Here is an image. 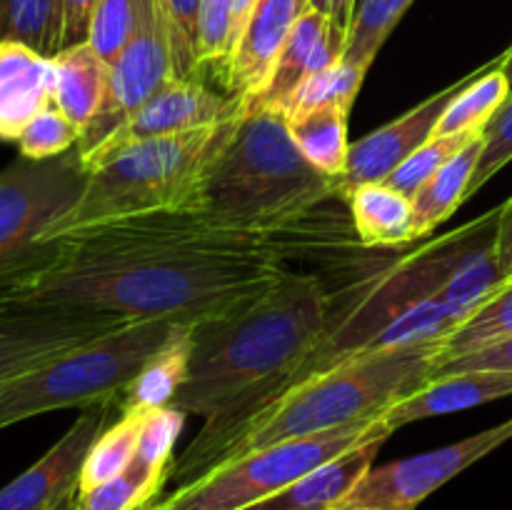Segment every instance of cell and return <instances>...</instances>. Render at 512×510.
Masks as SVG:
<instances>
[{
	"instance_id": "cell-1",
	"label": "cell",
	"mask_w": 512,
	"mask_h": 510,
	"mask_svg": "<svg viewBox=\"0 0 512 510\" xmlns=\"http://www.w3.org/2000/svg\"><path fill=\"white\" fill-rule=\"evenodd\" d=\"M285 258L275 235L220 228L193 210L135 215L58 238L50 265L0 303L198 325L280 283Z\"/></svg>"
},
{
	"instance_id": "cell-2",
	"label": "cell",
	"mask_w": 512,
	"mask_h": 510,
	"mask_svg": "<svg viewBox=\"0 0 512 510\" xmlns=\"http://www.w3.org/2000/svg\"><path fill=\"white\" fill-rule=\"evenodd\" d=\"M335 318V298L313 273H288L260 298L193 325L188 380L173 405L205 420L198 438L175 458L170 480L195 483L220 445L273 403L318 350Z\"/></svg>"
},
{
	"instance_id": "cell-3",
	"label": "cell",
	"mask_w": 512,
	"mask_h": 510,
	"mask_svg": "<svg viewBox=\"0 0 512 510\" xmlns=\"http://www.w3.org/2000/svg\"><path fill=\"white\" fill-rule=\"evenodd\" d=\"M330 198H340L338 178L305 160L290 138L288 118L243 108L205 170L193 213L220 228L278 235Z\"/></svg>"
},
{
	"instance_id": "cell-4",
	"label": "cell",
	"mask_w": 512,
	"mask_h": 510,
	"mask_svg": "<svg viewBox=\"0 0 512 510\" xmlns=\"http://www.w3.org/2000/svg\"><path fill=\"white\" fill-rule=\"evenodd\" d=\"M440 343L365 350L310 375L245 420L215 453L210 470L260 448L383 418L390 405L430 380Z\"/></svg>"
},
{
	"instance_id": "cell-5",
	"label": "cell",
	"mask_w": 512,
	"mask_h": 510,
	"mask_svg": "<svg viewBox=\"0 0 512 510\" xmlns=\"http://www.w3.org/2000/svg\"><path fill=\"white\" fill-rule=\"evenodd\" d=\"M240 113L188 133L140 140L93 165L83 195L50 225L45 243L135 215L193 210L205 170L228 140Z\"/></svg>"
},
{
	"instance_id": "cell-6",
	"label": "cell",
	"mask_w": 512,
	"mask_h": 510,
	"mask_svg": "<svg viewBox=\"0 0 512 510\" xmlns=\"http://www.w3.org/2000/svg\"><path fill=\"white\" fill-rule=\"evenodd\" d=\"M173 320H133L108 335L70 350L55 363L0 390V428L60 408H88L120 400L125 385L168 338Z\"/></svg>"
},
{
	"instance_id": "cell-7",
	"label": "cell",
	"mask_w": 512,
	"mask_h": 510,
	"mask_svg": "<svg viewBox=\"0 0 512 510\" xmlns=\"http://www.w3.org/2000/svg\"><path fill=\"white\" fill-rule=\"evenodd\" d=\"M88 183L78 150L50 160L15 158L0 170V293L18 288L50 265L58 240L45 233L63 218Z\"/></svg>"
},
{
	"instance_id": "cell-8",
	"label": "cell",
	"mask_w": 512,
	"mask_h": 510,
	"mask_svg": "<svg viewBox=\"0 0 512 510\" xmlns=\"http://www.w3.org/2000/svg\"><path fill=\"white\" fill-rule=\"evenodd\" d=\"M378 435H393L383 418L260 448L218 465L195 483L175 488L148 510H243Z\"/></svg>"
},
{
	"instance_id": "cell-9",
	"label": "cell",
	"mask_w": 512,
	"mask_h": 510,
	"mask_svg": "<svg viewBox=\"0 0 512 510\" xmlns=\"http://www.w3.org/2000/svg\"><path fill=\"white\" fill-rule=\"evenodd\" d=\"M173 75L168 30L160 0H143L138 28L113 65L105 98L95 118L80 130L75 150L88 163Z\"/></svg>"
},
{
	"instance_id": "cell-10",
	"label": "cell",
	"mask_w": 512,
	"mask_h": 510,
	"mask_svg": "<svg viewBox=\"0 0 512 510\" xmlns=\"http://www.w3.org/2000/svg\"><path fill=\"white\" fill-rule=\"evenodd\" d=\"M128 323L100 310L0 303V390Z\"/></svg>"
},
{
	"instance_id": "cell-11",
	"label": "cell",
	"mask_w": 512,
	"mask_h": 510,
	"mask_svg": "<svg viewBox=\"0 0 512 510\" xmlns=\"http://www.w3.org/2000/svg\"><path fill=\"white\" fill-rule=\"evenodd\" d=\"M508 440H512V418L445 448L393 460L378 468L373 465L368 475L350 490L343 505L373 510H415L428 495Z\"/></svg>"
},
{
	"instance_id": "cell-12",
	"label": "cell",
	"mask_w": 512,
	"mask_h": 510,
	"mask_svg": "<svg viewBox=\"0 0 512 510\" xmlns=\"http://www.w3.org/2000/svg\"><path fill=\"white\" fill-rule=\"evenodd\" d=\"M118 398L83 408L68 433L25 473L0 488V510H73L80 493V475L95 438L115 423Z\"/></svg>"
},
{
	"instance_id": "cell-13",
	"label": "cell",
	"mask_w": 512,
	"mask_h": 510,
	"mask_svg": "<svg viewBox=\"0 0 512 510\" xmlns=\"http://www.w3.org/2000/svg\"><path fill=\"white\" fill-rule=\"evenodd\" d=\"M243 110V103L230 95L215 93L205 85L203 78H170L93 158L88 160L85 170L103 163L118 150L140 140L163 138V135L188 133V130L205 128V125L223 123Z\"/></svg>"
},
{
	"instance_id": "cell-14",
	"label": "cell",
	"mask_w": 512,
	"mask_h": 510,
	"mask_svg": "<svg viewBox=\"0 0 512 510\" xmlns=\"http://www.w3.org/2000/svg\"><path fill=\"white\" fill-rule=\"evenodd\" d=\"M473 78L475 73L465 75L463 80L438 90V93L430 95L428 100L418 103L393 123L373 130L370 135L360 138L358 143H350L348 165H345V173L338 178L340 198L348 200L350 193L358 190L360 185L385 183L420 145L433 138L450 100Z\"/></svg>"
},
{
	"instance_id": "cell-15",
	"label": "cell",
	"mask_w": 512,
	"mask_h": 510,
	"mask_svg": "<svg viewBox=\"0 0 512 510\" xmlns=\"http://www.w3.org/2000/svg\"><path fill=\"white\" fill-rule=\"evenodd\" d=\"M308 10V0H258L230 58L225 95L245 108L263 93L290 33Z\"/></svg>"
},
{
	"instance_id": "cell-16",
	"label": "cell",
	"mask_w": 512,
	"mask_h": 510,
	"mask_svg": "<svg viewBox=\"0 0 512 510\" xmlns=\"http://www.w3.org/2000/svg\"><path fill=\"white\" fill-rule=\"evenodd\" d=\"M343 53L345 40L330 30L328 15L308 10L290 33L263 93L245 108H268L285 115L290 100L303 88L305 80L338 63Z\"/></svg>"
},
{
	"instance_id": "cell-17",
	"label": "cell",
	"mask_w": 512,
	"mask_h": 510,
	"mask_svg": "<svg viewBox=\"0 0 512 510\" xmlns=\"http://www.w3.org/2000/svg\"><path fill=\"white\" fill-rule=\"evenodd\" d=\"M512 395V373H493V370H470V373L440 375L428 380L423 388L405 395L385 410L383 420L388 428L398 430L415 420L435 418V415L460 413L478 408L493 400Z\"/></svg>"
},
{
	"instance_id": "cell-18",
	"label": "cell",
	"mask_w": 512,
	"mask_h": 510,
	"mask_svg": "<svg viewBox=\"0 0 512 510\" xmlns=\"http://www.w3.org/2000/svg\"><path fill=\"white\" fill-rule=\"evenodd\" d=\"M390 435H378L365 443L355 445L348 453L338 455L330 463L320 465L313 473L303 475L290 483L288 488L278 490L260 503L248 505L243 510H335L343 505L350 490L368 475L375 465L380 448Z\"/></svg>"
},
{
	"instance_id": "cell-19",
	"label": "cell",
	"mask_w": 512,
	"mask_h": 510,
	"mask_svg": "<svg viewBox=\"0 0 512 510\" xmlns=\"http://www.w3.org/2000/svg\"><path fill=\"white\" fill-rule=\"evenodd\" d=\"M193 358V323H175L133 380L120 393V413H150L173 405L188 380Z\"/></svg>"
},
{
	"instance_id": "cell-20",
	"label": "cell",
	"mask_w": 512,
	"mask_h": 510,
	"mask_svg": "<svg viewBox=\"0 0 512 510\" xmlns=\"http://www.w3.org/2000/svg\"><path fill=\"white\" fill-rule=\"evenodd\" d=\"M50 60H53V103L65 118L83 130L103 103L110 65L95 53L90 43L63 48Z\"/></svg>"
},
{
	"instance_id": "cell-21",
	"label": "cell",
	"mask_w": 512,
	"mask_h": 510,
	"mask_svg": "<svg viewBox=\"0 0 512 510\" xmlns=\"http://www.w3.org/2000/svg\"><path fill=\"white\" fill-rule=\"evenodd\" d=\"M348 205L365 248H395L418 240L413 200L388 183L360 185L350 193Z\"/></svg>"
},
{
	"instance_id": "cell-22",
	"label": "cell",
	"mask_w": 512,
	"mask_h": 510,
	"mask_svg": "<svg viewBox=\"0 0 512 510\" xmlns=\"http://www.w3.org/2000/svg\"><path fill=\"white\" fill-rule=\"evenodd\" d=\"M480 150H483V133L475 135L448 165L438 170L418 193L413 195L415 210V228H418V240L433 233L440 223L450 218L455 210L468 200L470 180H473L475 168H478Z\"/></svg>"
},
{
	"instance_id": "cell-23",
	"label": "cell",
	"mask_w": 512,
	"mask_h": 510,
	"mask_svg": "<svg viewBox=\"0 0 512 510\" xmlns=\"http://www.w3.org/2000/svg\"><path fill=\"white\" fill-rule=\"evenodd\" d=\"M348 118L350 110L343 105H323L310 113L288 118L293 143L308 163L330 178H340L348 165Z\"/></svg>"
},
{
	"instance_id": "cell-24",
	"label": "cell",
	"mask_w": 512,
	"mask_h": 510,
	"mask_svg": "<svg viewBox=\"0 0 512 510\" xmlns=\"http://www.w3.org/2000/svg\"><path fill=\"white\" fill-rule=\"evenodd\" d=\"M510 83L503 73V55L475 70V78L450 100L435 135H463L485 130L500 105L510 98Z\"/></svg>"
},
{
	"instance_id": "cell-25",
	"label": "cell",
	"mask_w": 512,
	"mask_h": 510,
	"mask_svg": "<svg viewBox=\"0 0 512 510\" xmlns=\"http://www.w3.org/2000/svg\"><path fill=\"white\" fill-rule=\"evenodd\" d=\"M13 40L53 58L63 50V0H0V43Z\"/></svg>"
},
{
	"instance_id": "cell-26",
	"label": "cell",
	"mask_w": 512,
	"mask_h": 510,
	"mask_svg": "<svg viewBox=\"0 0 512 510\" xmlns=\"http://www.w3.org/2000/svg\"><path fill=\"white\" fill-rule=\"evenodd\" d=\"M505 283L503 268H500L498 260V238L490 245H485L483 250L473 255V258L465 260L438 290H435V298L445 305V308L453 313V318L458 320V325L463 320H468L480 305L488 298H493L500 290V285Z\"/></svg>"
},
{
	"instance_id": "cell-27",
	"label": "cell",
	"mask_w": 512,
	"mask_h": 510,
	"mask_svg": "<svg viewBox=\"0 0 512 510\" xmlns=\"http://www.w3.org/2000/svg\"><path fill=\"white\" fill-rule=\"evenodd\" d=\"M505 338H512V280L500 285L493 298L485 300L468 320H463L453 333L445 335L433 368L460 358V355L488 348Z\"/></svg>"
},
{
	"instance_id": "cell-28",
	"label": "cell",
	"mask_w": 512,
	"mask_h": 510,
	"mask_svg": "<svg viewBox=\"0 0 512 510\" xmlns=\"http://www.w3.org/2000/svg\"><path fill=\"white\" fill-rule=\"evenodd\" d=\"M53 105V60L43 58L18 78L0 85V140L15 143L25 125Z\"/></svg>"
},
{
	"instance_id": "cell-29",
	"label": "cell",
	"mask_w": 512,
	"mask_h": 510,
	"mask_svg": "<svg viewBox=\"0 0 512 510\" xmlns=\"http://www.w3.org/2000/svg\"><path fill=\"white\" fill-rule=\"evenodd\" d=\"M455 328H458V320L453 318V313L435 295H428V298L415 300L408 308L400 310L375 335L368 350H393L410 348V345L443 343L445 335L453 333Z\"/></svg>"
},
{
	"instance_id": "cell-30",
	"label": "cell",
	"mask_w": 512,
	"mask_h": 510,
	"mask_svg": "<svg viewBox=\"0 0 512 510\" xmlns=\"http://www.w3.org/2000/svg\"><path fill=\"white\" fill-rule=\"evenodd\" d=\"M145 413H120L115 423H110L103 433L95 438L88 458H85L83 475H80V493L108 480L118 478L128 465L133 463L135 448H138L140 425Z\"/></svg>"
},
{
	"instance_id": "cell-31",
	"label": "cell",
	"mask_w": 512,
	"mask_h": 510,
	"mask_svg": "<svg viewBox=\"0 0 512 510\" xmlns=\"http://www.w3.org/2000/svg\"><path fill=\"white\" fill-rule=\"evenodd\" d=\"M413 0H358L343 60L370 68Z\"/></svg>"
},
{
	"instance_id": "cell-32",
	"label": "cell",
	"mask_w": 512,
	"mask_h": 510,
	"mask_svg": "<svg viewBox=\"0 0 512 510\" xmlns=\"http://www.w3.org/2000/svg\"><path fill=\"white\" fill-rule=\"evenodd\" d=\"M368 70L370 68L348 63V60L340 58L338 63H333L330 68L320 70L313 78L305 80L303 88L290 100L288 110H285V118L310 113V110L323 108V105H343V108L353 110L355 98H358L360 88H363V80L368 75Z\"/></svg>"
},
{
	"instance_id": "cell-33",
	"label": "cell",
	"mask_w": 512,
	"mask_h": 510,
	"mask_svg": "<svg viewBox=\"0 0 512 510\" xmlns=\"http://www.w3.org/2000/svg\"><path fill=\"white\" fill-rule=\"evenodd\" d=\"M185 415L175 405L168 408L150 410L143 415V425H140L138 448H135V463L153 478L163 480L165 485L170 483V473H173L175 463V443L183 430Z\"/></svg>"
},
{
	"instance_id": "cell-34",
	"label": "cell",
	"mask_w": 512,
	"mask_h": 510,
	"mask_svg": "<svg viewBox=\"0 0 512 510\" xmlns=\"http://www.w3.org/2000/svg\"><path fill=\"white\" fill-rule=\"evenodd\" d=\"M165 483L145 473L138 463L108 483L78 493L73 510H148L160 500Z\"/></svg>"
},
{
	"instance_id": "cell-35",
	"label": "cell",
	"mask_w": 512,
	"mask_h": 510,
	"mask_svg": "<svg viewBox=\"0 0 512 510\" xmlns=\"http://www.w3.org/2000/svg\"><path fill=\"white\" fill-rule=\"evenodd\" d=\"M483 130H475V133H463V135H433L425 145H420L393 175H390L385 183L390 188L400 190L403 195L413 198L435 173H438L443 165H448L475 135H480Z\"/></svg>"
},
{
	"instance_id": "cell-36",
	"label": "cell",
	"mask_w": 512,
	"mask_h": 510,
	"mask_svg": "<svg viewBox=\"0 0 512 510\" xmlns=\"http://www.w3.org/2000/svg\"><path fill=\"white\" fill-rule=\"evenodd\" d=\"M230 8L233 0H200L198 18V60L200 78L205 70L225 83L230 58H233V38H230Z\"/></svg>"
},
{
	"instance_id": "cell-37",
	"label": "cell",
	"mask_w": 512,
	"mask_h": 510,
	"mask_svg": "<svg viewBox=\"0 0 512 510\" xmlns=\"http://www.w3.org/2000/svg\"><path fill=\"white\" fill-rule=\"evenodd\" d=\"M175 78H200L198 18L200 0H160Z\"/></svg>"
},
{
	"instance_id": "cell-38",
	"label": "cell",
	"mask_w": 512,
	"mask_h": 510,
	"mask_svg": "<svg viewBox=\"0 0 512 510\" xmlns=\"http://www.w3.org/2000/svg\"><path fill=\"white\" fill-rule=\"evenodd\" d=\"M143 0H100L90 25L88 43L95 53L113 65L138 28Z\"/></svg>"
},
{
	"instance_id": "cell-39",
	"label": "cell",
	"mask_w": 512,
	"mask_h": 510,
	"mask_svg": "<svg viewBox=\"0 0 512 510\" xmlns=\"http://www.w3.org/2000/svg\"><path fill=\"white\" fill-rule=\"evenodd\" d=\"M80 128L70 118H65L60 113L58 105H48L45 110H40L25 130L20 133L18 150L23 158L30 160H50L58 158V155L68 153L78 145Z\"/></svg>"
},
{
	"instance_id": "cell-40",
	"label": "cell",
	"mask_w": 512,
	"mask_h": 510,
	"mask_svg": "<svg viewBox=\"0 0 512 510\" xmlns=\"http://www.w3.org/2000/svg\"><path fill=\"white\" fill-rule=\"evenodd\" d=\"M512 160V93L490 118L483 130V150H480L478 168L470 180L468 198H473L493 175H498Z\"/></svg>"
},
{
	"instance_id": "cell-41",
	"label": "cell",
	"mask_w": 512,
	"mask_h": 510,
	"mask_svg": "<svg viewBox=\"0 0 512 510\" xmlns=\"http://www.w3.org/2000/svg\"><path fill=\"white\" fill-rule=\"evenodd\" d=\"M470 370H493V373H512V338L500 340V343L488 345L475 353L460 355V358L440 363L430 370V380L440 375L453 373H470Z\"/></svg>"
},
{
	"instance_id": "cell-42",
	"label": "cell",
	"mask_w": 512,
	"mask_h": 510,
	"mask_svg": "<svg viewBox=\"0 0 512 510\" xmlns=\"http://www.w3.org/2000/svg\"><path fill=\"white\" fill-rule=\"evenodd\" d=\"M98 3L100 0H63V48L88 43Z\"/></svg>"
},
{
	"instance_id": "cell-43",
	"label": "cell",
	"mask_w": 512,
	"mask_h": 510,
	"mask_svg": "<svg viewBox=\"0 0 512 510\" xmlns=\"http://www.w3.org/2000/svg\"><path fill=\"white\" fill-rule=\"evenodd\" d=\"M40 60H43V55L35 53L33 48H28V45L13 43V40L0 43V85L18 78V75H23L25 70L38 65Z\"/></svg>"
},
{
	"instance_id": "cell-44",
	"label": "cell",
	"mask_w": 512,
	"mask_h": 510,
	"mask_svg": "<svg viewBox=\"0 0 512 510\" xmlns=\"http://www.w3.org/2000/svg\"><path fill=\"white\" fill-rule=\"evenodd\" d=\"M498 260L503 268L505 283L512 280V200L500 205V225H498Z\"/></svg>"
},
{
	"instance_id": "cell-45",
	"label": "cell",
	"mask_w": 512,
	"mask_h": 510,
	"mask_svg": "<svg viewBox=\"0 0 512 510\" xmlns=\"http://www.w3.org/2000/svg\"><path fill=\"white\" fill-rule=\"evenodd\" d=\"M310 10H318V13L330 15V8H333V0H308Z\"/></svg>"
},
{
	"instance_id": "cell-46",
	"label": "cell",
	"mask_w": 512,
	"mask_h": 510,
	"mask_svg": "<svg viewBox=\"0 0 512 510\" xmlns=\"http://www.w3.org/2000/svg\"><path fill=\"white\" fill-rule=\"evenodd\" d=\"M503 73H505V78H508L510 90H512V45L503 53Z\"/></svg>"
},
{
	"instance_id": "cell-47",
	"label": "cell",
	"mask_w": 512,
	"mask_h": 510,
	"mask_svg": "<svg viewBox=\"0 0 512 510\" xmlns=\"http://www.w3.org/2000/svg\"><path fill=\"white\" fill-rule=\"evenodd\" d=\"M335 510H373V508H350V505H340V508Z\"/></svg>"
}]
</instances>
